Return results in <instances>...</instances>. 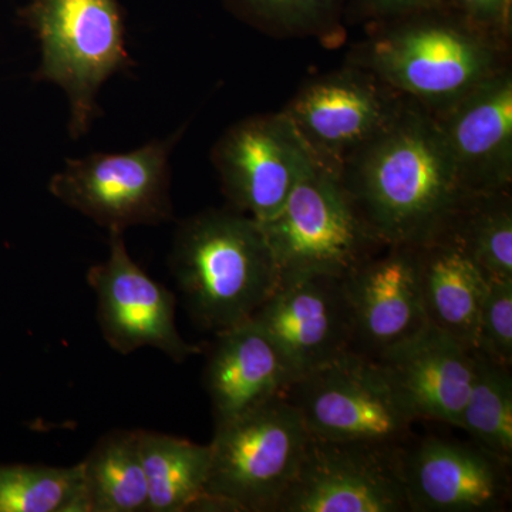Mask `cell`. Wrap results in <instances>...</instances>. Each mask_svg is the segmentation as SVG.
I'll list each match as a JSON object with an SVG mask.
<instances>
[{
	"label": "cell",
	"mask_w": 512,
	"mask_h": 512,
	"mask_svg": "<svg viewBox=\"0 0 512 512\" xmlns=\"http://www.w3.org/2000/svg\"><path fill=\"white\" fill-rule=\"evenodd\" d=\"M511 466L473 440L413 439L402 453L410 512L507 511Z\"/></svg>",
	"instance_id": "5bb4252c"
},
{
	"label": "cell",
	"mask_w": 512,
	"mask_h": 512,
	"mask_svg": "<svg viewBox=\"0 0 512 512\" xmlns=\"http://www.w3.org/2000/svg\"><path fill=\"white\" fill-rule=\"evenodd\" d=\"M346 63L437 114L510 67L511 45L446 5L366 26Z\"/></svg>",
	"instance_id": "7a4b0ae2"
},
{
	"label": "cell",
	"mask_w": 512,
	"mask_h": 512,
	"mask_svg": "<svg viewBox=\"0 0 512 512\" xmlns=\"http://www.w3.org/2000/svg\"><path fill=\"white\" fill-rule=\"evenodd\" d=\"M140 451L147 480V512L201 510L210 473L211 447L140 430Z\"/></svg>",
	"instance_id": "ffe728a7"
},
{
	"label": "cell",
	"mask_w": 512,
	"mask_h": 512,
	"mask_svg": "<svg viewBox=\"0 0 512 512\" xmlns=\"http://www.w3.org/2000/svg\"><path fill=\"white\" fill-rule=\"evenodd\" d=\"M447 5L477 28L512 45V0H447Z\"/></svg>",
	"instance_id": "83f0119b"
},
{
	"label": "cell",
	"mask_w": 512,
	"mask_h": 512,
	"mask_svg": "<svg viewBox=\"0 0 512 512\" xmlns=\"http://www.w3.org/2000/svg\"><path fill=\"white\" fill-rule=\"evenodd\" d=\"M458 429L512 463V367L474 352V377Z\"/></svg>",
	"instance_id": "cb8c5ba5"
},
{
	"label": "cell",
	"mask_w": 512,
	"mask_h": 512,
	"mask_svg": "<svg viewBox=\"0 0 512 512\" xmlns=\"http://www.w3.org/2000/svg\"><path fill=\"white\" fill-rule=\"evenodd\" d=\"M109 234V256L89 269L87 282L96 293L97 322L110 348L121 355L153 348L174 362L200 355L201 346L185 342L178 332L174 293L134 262L123 232Z\"/></svg>",
	"instance_id": "7c38bea8"
},
{
	"label": "cell",
	"mask_w": 512,
	"mask_h": 512,
	"mask_svg": "<svg viewBox=\"0 0 512 512\" xmlns=\"http://www.w3.org/2000/svg\"><path fill=\"white\" fill-rule=\"evenodd\" d=\"M414 421L460 426L474 377V352L427 325L375 357Z\"/></svg>",
	"instance_id": "e0dca14e"
},
{
	"label": "cell",
	"mask_w": 512,
	"mask_h": 512,
	"mask_svg": "<svg viewBox=\"0 0 512 512\" xmlns=\"http://www.w3.org/2000/svg\"><path fill=\"white\" fill-rule=\"evenodd\" d=\"M211 161L229 208L258 222L281 210L315 163L282 110L229 127L212 147Z\"/></svg>",
	"instance_id": "8fae6325"
},
{
	"label": "cell",
	"mask_w": 512,
	"mask_h": 512,
	"mask_svg": "<svg viewBox=\"0 0 512 512\" xmlns=\"http://www.w3.org/2000/svg\"><path fill=\"white\" fill-rule=\"evenodd\" d=\"M338 177L384 247H419L439 237L468 195L433 114L407 97L396 117L343 164Z\"/></svg>",
	"instance_id": "6da1fadb"
},
{
	"label": "cell",
	"mask_w": 512,
	"mask_h": 512,
	"mask_svg": "<svg viewBox=\"0 0 512 512\" xmlns=\"http://www.w3.org/2000/svg\"><path fill=\"white\" fill-rule=\"evenodd\" d=\"M467 194L512 191V67L433 114Z\"/></svg>",
	"instance_id": "9a60e30c"
},
{
	"label": "cell",
	"mask_w": 512,
	"mask_h": 512,
	"mask_svg": "<svg viewBox=\"0 0 512 512\" xmlns=\"http://www.w3.org/2000/svg\"><path fill=\"white\" fill-rule=\"evenodd\" d=\"M474 352L512 367V281L488 284L478 315Z\"/></svg>",
	"instance_id": "484cf974"
},
{
	"label": "cell",
	"mask_w": 512,
	"mask_h": 512,
	"mask_svg": "<svg viewBox=\"0 0 512 512\" xmlns=\"http://www.w3.org/2000/svg\"><path fill=\"white\" fill-rule=\"evenodd\" d=\"M443 234L488 282L512 281V191L468 194Z\"/></svg>",
	"instance_id": "7402d4cb"
},
{
	"label": "cell",
	"mask_w": 512,
	"mask_h": 512,
	"mask_svg": "<svg viewBox=\"0 0 512 512\" xmlns=\"http://www.w3.org/2000/svg\"><path fill=\"white\" fill-rule=\"evenodd\" d=\"M352 308L353 350L375 359L426 328L419 258L413 245H389L345 278Z\"/></svg>",
	"instance_id": "2e32d148"
},
{
	"label": "cell",
	"mask_w": 512,
	"mask_h": 512,
	"mask_svg": "<svg viewBox=\"0 0 512 512\" xmlns=\"http://www.w3.org/2000/svg\"><path fill=\"white\" fill-rule=\"evenodd\" d=\"M279 275L346 278L384 245L357 214L338 175L313 163L274 217L259 222Z\"/></svg>",
	"instance_id": "8992f818"
},
{
	"label": "cell",
	"mask_w": 512,
	"mask_h": 512,
	"mask_svg": "<svg viewBox=\"0 0 512 512\" xmlns=\"http://www.w3.org/2000/svg\"><path fill=\"white\" fill-rule=\"evenodd\" d=\"M315 439L406 446L416 423L372 357L355 350L295 380L282 394Z\"/></svg>",
	"instance_id": "ba28073f"
},
{
	"label": "cell",
	"mask_w": 512,
	"mask_h": 512,
	"mask_svg": "<svg viewBox=\"0 0 512 512\" xmlns=\"http://www.w3.org/2000/svg\"><path fill=\"white\" fill-rule=\"evenodd\" d=\"M427 323L476 350L477 323L490 282L447 235L417 247Z\"/></svg>",
	"instance_id": "d6986e66"
},
{
	"label": "cell",
	"mask_w": 512,
	"mask_h": 512,
	"mask_svg": "<svg viewBox=\"0 0 512 512\" xmlns=\"http://www.w3.org/2000/svg\"><path fill=\"white\" fill-rule=\"evenodd\" d=\"M406 97L375 74L345 63L302 84L282 113L315 163L338 175L402 109Z\"/></svg>",
	"instance_id": "9c48e42d"
},
{
	"label": "cell",
	"mask_w": 512,
	"mask_h": 512,
	"mask_svg": "<svg viewBox=\"0 0 512 512\" xmlns=\"http://www.w3.org/2000/svg\"><path fill=\"white\" fill-rule=\"evenodd\" d=\"M89 512H144L147 480L138 430H113L82 461Z\"/></svg>",
	"instance_id": "44dd1931"
},
{
	"label": "cell",
	"mask_w": 512,
	"mask_h": 512,
	"mask_svg": "<svg viewBox=\"0 0 512 512\" xmlns=\"http://www.w3.org/2000/svg\"><path fill=\"white\" fill-rule=\"evenodd\" d=\"M403 448L311 436L275 512H410Z\"/></svg>",
	"instance_id": "30bf717a"
},
{
	"label": "cell",
	"mask_w": 512,
	"mask_h": 512,
	"mask_svg": "<svg viewBox=\"0 0 512 512\" xmlns=\"http://www.w3.org/2000/svg\"><path fill=\"white\" fill-rule=\"evenodd\" d=\"M446 5L447 0H348L345 20L348 26L366 28Z\"/></svg>",
	"instance_id": "4316f807"
},
{
	"label": "cell",
	"mask_w": 512,
	"mask_h": 512,
	"mask_svg": "<svg viewBox=\"0 0 512 512\" xmlns=\"http://www.w3.org/2000/svg\"><path fill=\"white\" fill-rule=\"evenodd\" d=\"M239 22L275 39H316L325 46L345 40L348 0H221Z\"/></svg>",
	"instance_id": "603a6c76"
},
{
	"label": "cell",
	"mask_w": 512,
	"mask_h": 512,
	"mask_svg": "<svg viewBox=\"0 0 512 512\" xmlns=\"http://www.w3.org/2000/svg\"><path fill=\"white\" fill-rule=\"evenodd\" d=\"M0 512H89L82 461L72 467L0 463Z\"/></svg>",
	"instance_id": "d4e9b609"
},
{
	"label": "cell",
	"mask_w": 512,
	"mask_h": 512,
	"mask_svg": "<svg viewBox=\"0 0 512 512\" xmlns=\"http://www.w3.org/2000/svg\"><path fill=\"white\" fill-rule=\"evenodd\" d=\"M188 124L126 153L72 158L49 181V192L109 232L173 220L171 154Z\"/></svg>",
	"instance_id": "52a82bcc"
},
{
	"label": "cell",
	"mask_w": 512,
	"mask_h": 512,
	"mask_svg": "<svg viewBox=\"0 0 512 512\" xmlns=\"http://www.w3.org/2000/svg\"><path fill=\"white\" fill-rule=\"evenodd\" d=\"M309 439L301 414L284 396L215 426L201 510L275 512Z\"/></svg>",
	"instance_id": "5b68a950"
},
{
	"label": "cell",
	"mask_w": 512,
	"mask_h": 512,
	"mask_svg": "<svg viewBox=\"0 0 512 512\" xmlns=\"http://www.w3.org/2000/svg\"><path fill=\"white\" fill-rule=\"evenodd\" d=\"M170 269L195 325L214 333L251 319L281 278L261 224L229 207L178 224Z\"/></svg>",
	"instance_id": "3957f363"
},
{
	"label": "cell",
	"mask_w": 512,
	"mask_h": 512,
	"mask_svg": "<svg viewBox=\"0 0 512 512\" xmlns=\"http://www.w3.org/2000/svg\"><path fill=\"white\" fill-rule=\"evenodd\" d=\"M251 319L274 340L296 379L353 350L345 278L282 276Z\"/></svg>",
	"instance_id": "4fadbf2b"
},
{
	"label": "cell",
	"mask_w": 512,
	"mask_h": 512,
	"mask_svg": "<svg viewBox=\"0 0 512 512\" xmlns=\"http://www.w3.org/2000/svg\"><path fill=\"white\" fill-rule=\"evenodd\" d=\"M19 19L40 47L39 83L60 87L69 104V134L79 140L99 117L101 87L133 66L119 0H28Z\"/></svg>",
	"instance_id": "277c9868"
},
{
	"label": "cell",
	"mask_w": 512,
	"mask_h": 512,
	"mask_svg": "<svg viewBox=\"0 0 512 512\" xmlns=\"http://www.w3.org/2000/svg\"><path fill=\"white\" fill-rule=\"evenodd\" d=\"M295 380L281 350L254 320L215 333L204 367L215 426L282 396Z\"/></svg>",
	"instance_id": "ac0fdd59"
}]
</instances>
